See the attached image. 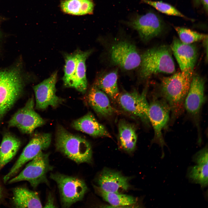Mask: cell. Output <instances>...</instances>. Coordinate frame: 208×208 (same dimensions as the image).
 I'll use <instances>...</instances> for the list:
<instances>
[{"label": "cell", "instance_id": "1", "mask_svg": "<svg viewBox=\"0 0 208 208\" xmlns=\"http://www.w3.org/2000/svg\"><path fill=\"white\" fill-rule=\"evenodd\" d=\"M194 71H181L163 77L160 86L162 98L168 105L172 120L183 113L185 98L190 88Z\"/></svg>", "mask_w": 208, "mask_h": 208}, {"label": "cell", "instance_id": "2", "mask_svg": "<svg viewBox=\"0 0 208 208\" xmlns=\"http://www.w3.org/2000/svg\"><path fill=\"white\" fill-rule=\"evenodd\" d=\"M55 147L58 151L77 164L89 163L92 160V150L88 141L60 125L56 130Z\"/></svg>", "mask_w": 208, "mask_h": 208}, {"label": "cell", "instance_id": "3", "mask_svg": "<svg viewBox=\"0 0 208 208\" xmlns=\"http://www.w3.org/2000/svg\"><path fill=\"white\" fill-rule=\"evenodd\" d=\"M170 47L161 45L148 49L141 55L140 77L145 79L159 73L172 74L175 71Z\"/></svg>", "mask_w": 208, "mask_h": 208}, {"label": "cell", "instance_id": "4", "mask_svg": "<svg viewBox=\"0 0 208 208\" xmlns=\"http://www.w3.org/2000/svg\"><path fill=\"white\" fill-rule=\"evenodd\" d=\"M22 87L21 74L18 70L0 71V120L18 98Z\"/></svg>", "mask_w": 208, "mask_h": 208}, {"label": "cell", "instance_id": "5", "mask_svg": "<svg viewBox=\"0 0 208 208\" xmlns=\"http://www.w3.org/2000/svg\"><path fill=\"white\" fill-rule=\"evenodd\" d=\"M30 161L19 174L8 181L9 183L27 181L34 188L42 183L49 185L47 175L53 168L49 163V154L41 151Z\"/></svg>", "mask_w": 208, "mask_h": 208}, {"label": "cell", "instance_id": "6", "mask_svg": "<svg viewBox=\"0 0 208 208\" xmlns=\"http://www.w3.org/2000/svg\"><path fill=\"white\" fill-rule=\"evenodd\" d=\"M50 177L57 185L64 207H69L81 200L87 191L84 181L78 178L59 173H51Z\"/></svg>", "mask_w": 208, "mask_h": 208}, {"label": "cell", "instance_id": "7", "mask_svg": "<svg viewBox=\"0 0 208 208\" xmlns=\"http://www.w3.org/2000/svg\"><path fill=\"white\" fill-rule=\"evenodd\" d=\"M111 63L126 70L139 67L141 55L133 44L127 40H121L113 44L109 51Z\"/></svg>", "mask_w": 208, "mask_h": 208}, {"label": "cell", "instance_id": "8", "mask_svg": "<svg viewBox=\"0 0 208 208\" xmlns=\"http://www.w3.org/2000/svg\"><path fill=\"white\" fill-rule=\"evenodd\" d=\"M170 113L168 105L162 98L154 99L149 104L148 117L154 133L152 142L157 143L161 147L162 158L164 156L163 147L166 145L163 138L162 131L168 122Z\"/></svg>", "mask_w": 208, "mask_h": 208}, {"label": "cell", "instance_id": "9", "mask_svg": "<svg viewBox=\"0 0 208 208\" xmlns=\"http://www.w3.org/2000/svg\"><path fill=\"white\" fill-rule=\"evenodd\" d=\"M125 24L136 30L141 38L145 42L159 35L165 27L161 18L151 11L144 14L136 15L126 22Z\"/></svg>", "mask_w": 208, "mask_h": 208}, {"label": "cell", "instance_id": "10", "mask_svg": "<svg viewBox=\"0 0 208 208\" xmlns=\"http://www.w3.org/2000/svg\"><path fill=\"white\" fill-rule=\"evenodd\" d=\"M51 135L49 133L35 134L24 148L19 157L9 172L4 177V183L12 178L25 164L31 161L43 150L50 146Z\"/></svg>", "mask_w": 208, "mask_h": 208}, {"label": "cell", "instance_id": "11", "mask_svg": "<svg viewBox=\"0 0 208 208\" xmlns=\"http://www.w3.org/2000/svg\"><path fill=\"white\" fill-rule=\"evenodd\" d=\"M34 106L31 97L12 116L8 122L9 127H16L23 133L31 134L36 128L44 125L45 121L35 112Z\"/></svg>", "mask_w": 208, "mask_h": 208}, {"label": "cell", "instance_id": "12", "mask_svg": "<svg viewBox=\"0 0 208 208\" xmlns=\"http://www.w3.org/2000/svg\"><path fill=\"white\" fill-rule=\"evenodd\" d=\"M147 87H146L141 94L134 90L131 92L119 93L116 100L125 111L140 119L146 124L150 122L148 112L149 104L146 96Z\"/></svg>", "mask_w": 208, "mask_h": 208}, {"label": "cell", "instance_id": "13", "mask_svg": "<svg viewBox=\"0 0 208 208\" xmlns=\"http://www.w3.org/2000/svg\"><path fill=\"white\" fill-rule=\"evenodd\" d=\"M57 72L48 78L33 87L36 98V107L44 109L49 106L55 107L63 102V99L56 94Z\"/></svg>", "mask_w": 208, "mask_h": 208}, {"label": "cell", "instance_id": "14", "mask_svg": "<svg viewBox=\"0 0 208 208\" xmlns=\"http://www.w3.org/2000/svg\"><path fill=\"white\" fill-rule=\"evenodd\" d=\"M205 80L202 77L194 74L184 102V109L197 125H198L200 112L205 100Z\"/></svg>", "mask_w": 208, "mask_h": 208}, {"label": "cell", "instance_id": "15", "mask_svg": "<svg viewBox=\"0 0 208 208\" xmlns=\"http://www.w3.org/2000/svg\"><path fill=\"white\" fill-rule=\"evenodd\" d=\"M181 71H194L198 56L197 48L194 45L182 42L174 38L170 47Z\"/></svg>", "mask_w": 208, "mask_h": 208}, {"label": "cell", "instance_id": "16", "mask_svg": "<svg viewBox=\"0 0 208 208\" xmlns=\"http://www.w3.org/2000/svg\"><path fill=\"white\" fill-rule=\"evenodd\" d=\"M129 180L118 172L105 169L99 174L97 182L99 187L105 191L122 193L129 187Z\"/></svg>", "mask_w": 208, "mask_h": 208}, {"label": "cell", "instance_id": "17", "mask_svg": "<svg viewBox=\"0 0 208 208\" xmlns=\"http://www.w3.org/2000/svg\"><path fill=\"white\" fill-rule=\"evenodd\" d=\"M87 98L89 104L101 116L109 117L115 112L116 110L111 105L107 94L94 84L89 90Z\"/></svg>", "mask_w": 208, "mask_h": 208}, {"label": "cell", "instance_id": "18", "mask_svg": "<svg viewBox=\"0 0 208 208\" xmlns=\"http://www.w3.org/2000/svg\"><path fill=\"white\" fill-rule=\"evenodd\" d=\"M72 126L76 130L93 137L111 138L105 127L98 122L90 112L74 121Z\"/></svg>", "mask_w": 208, "mask_h": 208}, {"label": "cell", "instance_id": "19", "mask_svg": "<svg viewBox=\"0 0 208 208\" xmlns=\"http://www.w3.org/2000/svg\"><path fill=\"white\" fill-rule=\"evenodd\" d=\"M76 51L77 65L71 87L84 93L87 87L86 62L92 53V50L82 51L78 50Z\"/></svg>", "mask_w": 208, "mask_h": 208}, {"label": "cell", "instance_id": "20", "mask_svg": "<svg viewBox=\"0 0 208 208\" xmlns=\"http://www.w3.org/2000/svg\"><path fill=\"white\" fill-rule=\"evenodd\" d=\"M12 202L16 208H41L42 205L37 193L24 187L12 190Z\"/></svg>", "mask_w": 208, "mask_h": 208}, {"label": "cell", "instance_id": "21", "mask_svg": "<svg viewBox=\"0 0 208 208\" xmlns=\"http://www.w3.org/2000/svg\"><path fill=\"white\" fill-rule=\"evenodd\" d=\"M21 144L20 141L13 135L4 134L0 145V170L13 159Z\"/></svg>", "mask_w": 208, "mask_h": 208}, {"label": "cell", "instance_id": "22", "mask_svg": "<svg viewBox=\"0 0 208 208\" xmlns=\"http://www.w3.org/2000/svg\"><path fill=\"white\" fill-rule=\"evenodd\" d=\"M120 145L125 151L131 152L136 147L137 136L134 126L125 120H120L118 125Z\"/></svg>", "mask_w": 208, "mask_h": 208}, {"label": "cell", "instance_id": "23", "mask_svg": "<svg viewBox=\"0 0 208 208\" xmlns=\"http://www.w3.org/2000/svg\"><path fill=\"white\" fill-rule=\"evenodd\" d=\"M94 5L92 0H64L60 7L65 13L79 16L92 14Z\"/></svg>", "mask_w": 208, "mask_h": 208}, {"label": "cell", "instance_id": "24", "mask_svg": "<svg viewBox=\"0 0 208 208\" xmlns=\"http://www.w3.org/2000/svg\"><path fill=\"white\" fill-rule=\"evenodd\" d=\"M118 76V70L116 69L99 77L94 84L108 95L112 100H116L120 93L117 84Z\"/></svg>", "mask_w": 208, "mask_h": 208}, {"label": "cell", "instance_id": "25", "mask_svg": "<svg viewBox=\"0 0 208 208\" xmlns=\"http://www.w3.org/2000/svg\"><path fill=\"white\" fill-rule=\"evenodd\" d=\"M94 187L96 193L113 207L129 206L135 203L137 201L135 198L129 195L106 192L95 186Z\"/></svg>", "mask_w": 208, "mask_h": 208}, {"label": "cell", "instance_id": "26", "mask_svg": "<svg viewBox=\"0 0 208 208\" xmlns=\"http://www.w3.org/2000/svg\"><path fill=\"white\" fill-rule=\"evenodd\" d=\"M196 164L188 167L186 176L190 182L199 184L204 188L208 185V163Z\"/></svg>", "mask_w": 208, "mask_h": 208}, {"label": "cell", "instance_id": "27", "mask_svg": "<svg viewBox=\"0 0 208 208\" xmlns=\"http://www.w3.org/2000/svg\"><path fill=\"white\" fill-rule=\"evenodd\" d=\"M77 51L71 53L64 54L65 64L63 80L66 87H71L77 65Z\"/></svg>", "mask_w": 208, "mask_h": 208}, {"label": "cell", "instance_id": "28", "mask_svg": "<svg viewBox=\"0 0 208 208\" xmlns=\"http://www.w3.org/2000/svg\"><path fill=\"white\" fill-rule=\"evenodd\" d=\"M174 28L179 35V40L185 44H192L195 42L203 40L208 37L207 35L185 27L174 26Z\"/></svg>", "mask_w": 208, "mask_h": 208}, {"label": "cell", "instance_id": "29", "mask_svg": "<svg viewBox=\"0 0 208 208\" xmlns=\"http://www.w3.org/2000/svg\"><path fill=\"white\" fill-rule=\"evenodd\" d=\"M142 2L148 4L160 12L171 16H176L192 21V19L187 17L174 7L168 3L162 1H153L150 0H140Z\"/></svg>", "mask_w": 208, "mask_h": 208}, {"label": "cell", "instance_id": "30", "mask_svg": "<svg viewBox=\"0 0 208 208\" xmlns=\"http://www.w3.org/2000/svg\"><path fill=\"white\" fill-rule=\"evenodd\" d=\"M192 161L196 164L208 163V147L207 144L196 153L192 157Z\"/></svg>", "mask_w": 208, "mask_h": 208}, {"label": "cell", "instance_id": "31", "mask_svg": "<svg viewBox=\"0 0 208 208\" xmlns=\"http://www.w3.org/2000/svg\"><path fill=\"white\" fill-rule=\"evenodd\" d=\"M195 5H201L207 13L208 12V0H194Z\"/></svg>", "mask_w": 208, "mask_h": 208}, {"label": "cell", "instance_id": "32", "mask_svg": "<svg viewBox=\"0 0 208 208\" xmlns=\"http://www.w3.org/2000/svg\"><path fill=\"white\" fill-rule=\"evenodd\" d=\"M54 204V199L51 195L50 194L48 196L47 200L44 207H55Z\"/></svg>", "mask_w": 208, "mask_h": 208}, {"label": "cell", "instance_id": "33", "mask_svg": "<svg viewBox=\"0 0 208 208\" xmlns=\"http://www.w3.org/2000/svg\"><path fill=\"white\" fill-rule=\"evenodd\" d=\"M3 189L1 185L0 184V202L2 200L3 197Z\"/></svg>", "mask_w": 208, "mask_h": 208}]
</instances>
